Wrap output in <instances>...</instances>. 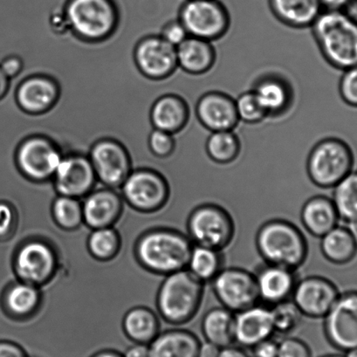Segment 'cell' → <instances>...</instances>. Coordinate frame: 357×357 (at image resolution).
Returning <instances> with one entry per match:
<instances>
[{
	"label": "cell",
	"instance_id": "obj_10",
	"mask_svg": "<svg viewBox=\"0 0 357 357\" xmlns=\"http://www.w3.org/2000/svg\"><path fill=\"white\" fill-rule=\"evenodd\" d=\"M88 155L97 180L111 189L122 186L134 169L130 151L116 138L97 140L90 148Z\"/></svg>",
	"mask_w": 357,
	"mask_h": 357
},
{
	"label": "cell",
	"instance_id": "obj_44",
	"mask_svg": "<svg viewBox=\"0 0 357 357\" xmlns=\"http://www.w3.org/2000/svg\"><path fill=\"white\" fill-rule=\"evenodd\" d=\"M252 349L254 357H278L279 343L268 338L259 342Z\"/></svg>",
	"mask_w": 357,
	"mask_h": 357
},
{
	"label": "cell",
	"instance_id": "obj_21",
	"mask_svg": "<svg viewBox=\"0 0 357 357\" xmlns=\"http://www.w3.org/2000/svg\"><path fill=\"white\" fill-rule=\"evenodd\" d=\"M294 271L268 263L261 266L255 275L259 301L273 306L289 300L298 282Z\"/></svg>",
	"mask_w": 357,
	"mask_h": 357
},
{
	"label": "cell",
	"instance_id": "obj_9",
	"mask_svg": "<svg viewBox=\"0 0 357 357\" xmlns=\"http://www.w3.org/2000/svg\"><path fill=\"white\" fill-rule=\"evenodd\" d=\"M178 18L190 36L211 43L221 39L231 24L230 13L220 0H185Z\"/></svg>",
	"mask_w": 357,
	"mask_h": 357
},
{
	"label": "cell",
	"instance_id": "obj_26",
	"mask_svg": "<svg viewBox=\"0 0 357 357\" xmlns=\"http://www.w3.org/2000/svg\"><path fill=\"white\" fill-rule=\"evenodd\" d=\"M340 218L332 199L317 195L308 199L301 211L303 227L314 237L321 238L337 227Z\"/></svg>",
	"mask_w": 357,
	"mask_h": 357
},
{
	"label": "cell",
	"instance_id": "obj_55",
	"mask_svg": "<svg viewBox=\"0 0 357 357\" xmlns=\"http://www.w3.org/2000/svg\"><path fill=\"white\" fill-rule=\"evenodd\" d=\"M354 2H356L357 5V0H354Z\"/></svg>",
	"mask_w": 357,
	"mask_h": 357
},
{
	"label": "cell",
	"instance_id": "obj_31",
	"mask_svg": "<svg viewBox=\"0 0 357 357\" xmlns=\"http://www.w3.org/2000/svg\"><path fill=\"white\" fill-rule=\"evenodd\" d=\"M332 189V201L340 220L347 224L357 221V169H353Z\"/></svg>",
	"mask_w": 357,
	"mask_h": 357
},
{
	"label": "cell",
	"instance_id": "obj_6",
	"mask_svg": "<svg viewBox=\"0 0 357 357\" xmlns=\"http://www.w3.org/2000/svg\"><path fill=\"white\" fill-rule=\"evenodd\" d=\"M204 294V283L188 269L166 276L158 294L162 317L174 325L185 324L199 312Z\"/></svg>",
	"mask_w": 357,
	"mask_h": 357
},
{
	"label": "cell",
	"instance_id": "obj_51",
	"mask_svg": "<svg viewBox=\"0 0 357 357\" xmlns=\"http://www.w3.org/2000/svg\"><path fill=\"white\" fill-rule=\"evenodd\" d=\"M91 357H123V355L116 350L105 349L93 354Z\"/></svg>",
	"mask_w": 357,
	"mask_h": 357
},
{
	"label": "cell",
	"instance_id": "obj_48",
	"mask_svg": "<svg viewBox=\"0 0 357 357\" xmlns=\"http://www.w3.org/2000/svg\"><path fill=\"white\" fill-rule=\"evenodd\" d=\"M218 357H250L244 349L234 345L225 347L220 349Z\"/></svg>",
	"mask_w": 357,
	"mask_h": 357
},
{
	"label": "cell",
	"instance_id": "obj_8",
	"mask_svg": "<svg viewBox=\"0 0 357 357\" xmlns=\"http://www.w3.org/2000/svg\"><path fill=\"white\" fill-rule=\"evenodd\" d=\"M188 237L193 245L223 251L234 241V218L224 207L203 204L190 213L187 221Z\"/></svg>",
	"mask_w": 357,
	"mask_h": 357
},
{
	"label": "cell",
	"instance_id": "obj_2",
	"mask_svg": "<svg viewBox=\"0 0 357 357\" xmlns=\"http://www.w3.org/2000/svg\"><path fill=\"white\" fill-rule=\"evenodd\" d=\"M63 11L73 36L89 43L109 39L121 20V10L114 0H67Z\"/></svg>",
	"mask_w": 357,
	"mask_h": 357
},
{
	"label": "cell",
	"instance_id": "obj_53",
	"mask_svg": "<svg viewBox=\"0 0 357 357\" xmlns=\"http://www.w3.org/2000/svg\"><path fill=\"white\" fill-rule=\"evenodd\" d=\"M345 357H357V348L347 351Z\"/></svg>",
	"mask_w": 357,
	"mask_h": 357
},
{
	"label": "cell",
	"instance_id": "obj_11",
	"mask_svg": "<svg viewBox=\"0 0 357 357\" xmlns=\"http://www.w3.org/2000/svg\"><path fill=\"white\" fill-rule=\"evenodd\" d=\"M128 202L136 209L153 211L165 206L169 197V185L165 176L157 169H133L122 185Z\"/></svg>",
	"mask_w": 357,
	"mask_h": 357
},
{
	"label": "cell",
	"instance_id": "obj_49",
	"mask_svg": "<svg viewBox=\"0 0 357 357\" xmlns=\"http://www.w3.org/2000/svg\"><path fill=\"white\" fill-rule=\"evenodd\" d=\"M220 348L218 346L206 342V343H201L197 357H218L220 355Z\"/></svg>",
	"mask_w": 357,
	"mask_h": 357
},
{
	"label": "cell",
	"instance_id": "obj_19",
	"mask_svg": "<svg viewBox=\"0 0 357 357\" xmlns=\"http://www.w3.org/2000/svg\"><path fill=\"white\" fill-rule=\"evenodd\" d=\"M15 268L22 282L39 285L53 275L56 268V256L44 242L30 241L17 252Z\"/></svg>",
	"mask_w": 357,
	"mask_h": 357
},
{
	"label": "cell",
	"instance_id": "obj_1",
	"mask_svg": "<svg viewBox=\"0 0 357 357\" xmlns=\"http://www.w3.org/2000/svg\"><path fill=\"white\" fill-rule=\"evenodd\" d=\"M322 56L343 72L357 65V19L348 11L324 10L310 27Z\"/></svg>",
	"mask_w": 357,
	"mask_h": 357
},
{
	"label": "cell",
	"instance_id": "obj_40",
	"mask_svg": "<svg viewBox=\"0 0 357 357\" xmlns=\"http://www.w3.org/2000/svg\"><path fill=\"white\" fill-rule=\"evenodd\" d=\"M158 34L175 47L179 46L190 36L178 17L167 20L161 27Z\"/></svg>",
	"mask_w": 357,
	"mask_h": 357
},
{
	"label": "cell",
	"instance_id": "obj_28",
	"mask_svg": "<svg viewBox=\"0 0 357 357\" xmlns=\"http://www.w3.org/2000/svg\"><path fill=\"white\" fill-rule=\"evenodd\" d=\"M235 314L224 307L211 308L204 315L201 329L206 342L218 348L234 344Z\"/></svg>",
	"mask_w": 357,
	"mask_h": 357
},
{
	"label": "cell",
	"instance_id": "obj_18",
	"mask_svg": "<svg viewBox=\"0 0 357 357\" xmlns=\"http://www.w3.org/2000/svg\"><path fill=\"white\" fill-rule=\"evenodd\" d=\"M340 294L331 280L313 275L298 280L292 297L303 317L320 319L327 315Z\"/></svg>",
	"mask_w": 357,
	"mask_h": 357
},
{
	"label": "cell",
	"instance_id": "obj_25",
	"mask_svg": "<svg viewBox=\"0 0 357 357\" xmlns=\"http://www.w3.org/2000/svg\"><path fill=\"white\" fill-rule=\"evenodd\" d=\"M277 20L293 29H310L324 8L319 0H268Z\"/></svg>",
	"mask_w": 357,
	"mask_h": 357
},
{
	"label": "cell",
	"instance_id": "obj_36",
	"mask_svg": "<svg viewBox=\"0 0 357 357\" xmlns=\"http://www.w3.org/2000/svg\"><path fill=\"white\" fill-rule=\"evenodd\" d=\"M271 312L275 331L280 334H289L296 331L303 321V314L293 301L273 305Z\"/></svg>",
	"mask_w": 357,
	"mask_h": 357
},
{
	"label": "cell",
	"instance_id": "obj_22",
	"mask_svg": "<svg viewBox=\"0 0 357 357\" xmlns=\"http://www.w3.org/2000/svg\"><path fill=\"white\" fill-rule=\"evenodd\" d=\"M122 201L112 189L89 193L82 204L83 221L93 229L109 227L119 218Z\"/></svg>",
	"mask_w": 357,
	"mask_h": 357
},
{
	"label": "cell",
	"instance_id": "obj_20",
	"mask_svg": "<svg viewBox=\"0 0 357 357\" xmlns=\"http://www.w3.org/2000/svg\"><path fill=\"white\" fill-rule=\"evenodd\" d=\"M275 333L271 308L256 304L235 314L234 339L241 346L252 348Z\"/></svg>",
	"mask_w": 357,
	"mask_h": 357
},
{
	"label": "cell",
	"instance_id": "obj_14",
	"mask_svg": "<svg viewBox=\"0 0 357 357\" xmlns=\"http://www.w3.org/2000/svg\"><path fill=\"white\" fill-rule=\"evenodd\" d=\"M324 319L325 334L333 347L345 353L357 348V291L340 294Z\"/></svg>",
	"mask_w": 357,
	"mask_h": 357
},
{
	"label": "cell",
	"instance_id": "obj_54",
	"mask_svg": "<svg viewBox=\"0 0 357 357\" xmlns=\"http://www.w3.org/2000/svg\"><path fill=\"white\" fill-rule=\"evenodd\" d=\"M321 357H345V356L340 355V354H331V355H326Z\"/></svg>",
	"mask_w": 357,
	"mask_h": 357
},
{
	"label": "cell",
	"instance_id": "obj_29",
	"mask_svg": "<svg viewBox=\"0 0 357 357\" xmlns=\"http://www.w3.org/2000/svg\"><path fill=\"white\" fill-rule=\"evenodd\" d=\"M159 328L157 315L146 307L133 308L124 317V332L135 343L150 344L159 334Z\"/></svg>",
	"mask_w": 357,
	"mask_h": 357
},
{
	"label": "cell",
	"instance_id": "obj_7",
	"mask_svg": "<svg viewBox=\"0 0 357 357\" xmlns=\"http://www.w3.org/2000/svg\"><path fill=\"white\" fill-rule=\"evenodd\" d=\"M66 153L54 137L33 134L24 138L15 151V164L22 175L33 182H46L53 178Z\"/></svg>",
	"mask_w": 357,
	"mask_h": 357
},
{
	"label": "cell",
	"instance_id": "obj_39",
	"mask_svg": "<svg viewBox=\"0 0 357 357\" xmlns=\"http://www.w3.org/2000/svg\"><path fill=\"white\" fill-rule=\"evenodd\" d=\"M338 90L342 102L347 106L357 109V65L342 72Z\"/></svg>",
	"mask_w": 357,
	"mask_h": 357
},
{
	"label": "cell",
	"instance_id": "obj_45",
	"mask_svg": "<svg viewBox=\"0 0 357 357\" xmlns=\"http://www.w3.org/2000/svg\"><path fill=\"white\" fill-rule=\"evenodd\" d=\"M0 357H29L26 350L8 340H0Z\"/></svg>",
	"mask_w": 357,
	"mask_h": 357
},
{
	"label": "cell",
	"instance_id": "obj_46",
	"mask_svg": "<svg viewBox=\"0 0 357 357\" xmlns=\"http://www.w3.org/2000/svg\"><path fill=\"white\" fill-rule=\"evenodd\" d=\"M324 10H340V11H348L354 0H319Z\"/></svg>",
	"mask_w": 357,
	"mask_h": 357
},
{
	"label": "cell",
	"instance_id": "obj_37",
	"mask_svg": "<svg viewBox=\"0 0 357 357\" xmlns=\"http://www.w3.org/2000/svg\"><path fill=\"white\" fill-rule=\"evenodd\" d=\"M236 109L241 122L254 124L262 122L268 114L262 109L257 97L252 89L238 93L235 97Z\"/></svg>",
	"mask_w": 357,
	"mask_h": 357
},
{
	"label": "cell",
	"instance_id": "obj_50",
	"mask_svg": "<svg viewBox=\"0 0 357 357\" xmlns=\"http://www.w3.org/2000/svg\"><path fill=\"white\" fill-rule=\"evenodd\" d=\"M13 79H10L0 68V102L8 96L11 90Z\"/></svg>",
	"mask_w": 357,
	"mask_h": 357
},
{
	"label": "cell",
	"instance_id": "obj_43",
	"mask_svg": "<svg viewBox=\"0 0 357 357\" xmlns=\"http://www.w3.org/2000/svg\"><path fill=\"white\" fill-rule=\"evenodd\" d=\"M15 213L11 204L0 202V240L8 237L15 227Z\"/></svg>",
	"mask_w": 357,
	"mask_h": 357
},
{
	"label": "cell",
	"instance_id": "obj_34",
	"mask_svg": "<svg viewBox=\"0 0 357 357\" xmlns=\"http://www.w3.org/2000/svg\"><path fill=\"white\" fill-rule=\"evenodd\" d=\"M119 235L110 227L95 229L89 236V251L100 261L112 259L119 251Z\"/></svg>",
	"mask_w": 357,
	"mask_h": 357
},
{
	"label": "cell",
	"instance_id": "obj_32",
	"mask_svg": "<svg viewBox=\"0 0 357 357\" xmlns=\"http://www.w3.org/2000/svg\"><path fill=\"white\" fill-rule=\"evenodd\" d=\"M206 149L211 160L220 165L231 164L240 155L241 139L235 130L214 131L207 137Z\"/></svg>",
	"mask_w": 357,
	"mask_h": 357
},
{
	"label": "cell",
	"instance_id": "obj_42",
	"mask_svg": "<svg viewBox=\"0 0 357 357\" xmlns=\"http://www.w3.org/2000/svg\"><path fill=\"white\" fill-rule=\"evenodd\" d=\"M0 68L10 79L19 78L25 71L26 60L20 53H11L6 55L0 61Z\"/></svg>",
	"mask_w": 357,
	"mask_h": 357
},
{
	"label": "cell",
	"instance_id": "obj_13",
	"mask_svg": "<svg viewBox=\"0 0 357 357\" xmlns=\"http://www.w3.org/2000/svg\"><path fill=\"white\" fill-rule=\"evenodd\" d=\"M134 61L138 71L153 81L171 77L178 69L176 47L158 33L148 34L138 41Z\"/></svg>",
	"mask_w": 357,
	"mask_h": 357
},
{
	"label": "cell",
	"instance_id": "obj_52",
	"mask_svg": "<svg viewBox=\"0 0 357 357\" xmlns=\"http://www.w3.org/2000/svg\"><path fill=\"white\" fill-rule=\"evenodd\" d=\"M348 225H349L348 227H349L350 231L352 232L354 238H355V240L357 243V221L353 222V223H350Z\"/></svg>",
	"mask_w": 357,
	"mask_h": 357
},
{
	"label": "cell",
	"instance_id": "obj_47",
	"mask_svg": "<svg viewBox=\"0 0 357 357\" xmlns=\"http://www.w3.org/2000/svg\"><path fill=\"white\" fill-rule=\"evenodd\" d=\"M123 357H151L149 352V347L146 344H140V343H135L134 345L130 347L123 354Z\"/></svg>",
	"mask_w": 357,
	"mask_h": 357
},
{
	"label": "cell",
	"instance_id": "obj_12",
	"mask_svg": "<svg viewBox=\"0 0 357 357\" xmlns=\"http://www.w3.org/2000/svg\"><path fill=\"white\" fill-rule=\"evenodd\" d=\"M211 284L222 307L234 314L255 306L259 301L255 276L248 270L223 268L211 280Z\"/></svg>",
	"mask_w": 357,
	"mask_h": 357
},
{
	"label": "cell",
	"instance_id": "obj_41",
	"mask_svg": "<svg viewBox=\"0 0 357 357\" xmlns=\"http://www.w3.org/2000/svg\"><path fill=\"white\" fill-rule=\"evenodd\" d=\"M278 357H312L311 350L301 339L287 337L279 343Z\"/></svg>",
	"mask_w": 357,
	"mask_h": 357
},
{
	"label": "cell",
	"instance_id": "obj_35",
	"mask_svg": "<svg viewBox=\"0 0 357 357\" xmlns=\"http://www.w3.org/2000/svg\"><path fill=\"white\" fill-rule=\"evenodd\" d=\"M53 215L60 227L72 230L83 222L82 204L75 197L61 195L53 204Z\"/></svg>",
	"mask_w": 357,
	"mask_h": 357
},
{
	"label": "cell",
	"instance_id": "obj_16",
	"mask_svg": "<svg viewBox=\"0 0 357 357\" xmlns=\"http://www.w3.org/2000/svg\"><path fill=\"white\" fill-rule=\"evenodd\" d=\"M53 179L61 195L77 199L91 192L97 178L88 154L70 151L64 154Z\"/></svg>",
	"mask_w": 357,
	"mask_h": 357
},
{
	"label": "cell",
	"instance_id": "obj_15",
	"mask_svg": "<svg viewBox=\"0 0 357 357\" xmlns=\"http://www.w3.org/2000/svg\"><path fill=\"white\" fill-rule=\"evenodd\" d=\"M238 95L220 89L201 93L195 102V114L200 123L211 132L234 130L241 122L235 104Z\"/></svg>",
	"mask_w": 357,
	"mask_h": 357
},
{
	"label": "cell",
	"instance_id": "obj_4",
	"mask_svg": "<svg viewBox=\"0 0 357 357\" xmlns=\"http://www.w3.org/2000/svg\"><path fill=\"white\" fill-rule=\"evenodd\" d=\"M193 245L188 236L182 232L158 229L140 238L137 254L149 270L168 275L187 269Z\"/></svg>",
	"mask_w": 357,
	"mask_h": 357
},
{
	"label": "cell",
	"instance_id": "obj_5",
	"mask_svg": "<svg viewBox=\"0 0 357 357\" xmlns=\"http://www.w3.org/2000/svg\"><path fill=\"white\" fill-rule=\"evenodd\" d=\"M356 151L348 138L328 137L319 141L307 160L310 181L321 189H332L355 169Z\"/></svg>",
	"mask_w": 357,
	"mask_h": 357
},
{
	"label": "cell",
	"instance_id": "obj_27",
	"mask_svg": "<svg viewBox=\"0 0 357 357\" xmlns=\"http://www.w3.org/2000/svg\"><path fill=\"white\" fill-rule=\"evenodd\" d=\"M321 251L328 261L347 265L357 256V243L348 227H335L321 238Z\"/></svg>",
	"mask_w": 357,
	"mask_h": 357
},
{
	"label": "cell",
	"instance_id": "obj_30",
	"mask_svg": "<svg viewBox=\"0 0 357 357\" xmlns=\"http://www.w3.org/2000/svg\"><path fill=\"white\" fill-rule=\"evenodd\" d=\"M223 265L222 251L194 245L187 269L201 282L206 283L211 282L224 268Z\"/></svg>",
	"mask_w": 357,
	"mask_h": 357
},
{
	"label": "cell",
	"instance_id": "obj_38",
	"mask_svg": "<svg viewBox=\"0 0 357 357\" xmlns=\"http://www.w3.org/2000/svg\"><path fill=\"white\" fill-rule=\"evenodd\" d=\"M147 144L151 153L157 158L171 157L176 149L175 135L157 129H152L149 134Z\"/></svg>",
	"mask_w": 357,
	"mask_h": 357
},
{
	"label": "cell",
	"instance_id": "obj_24",
	"mask_svg": "<svg viewBox=\"0 0 357 357\" xmlns=\"http://www.w3.org/2000/svg\"><path fill=\"white\" fill-rule=\"evenodd\" d=\"M201 342L186 329H171L158 334L149 347L151 357H197Z\"/></svg>",
	"mask_w": 357,
	"mask_h": 357
},
{
	"label": "cell",
	"instance_id": "obj_17",
	"mask_svg": "<svg viewBox=\"0 0 357 357\" xmlns=\"http://www.w3.org/2000/svg\"><path fill=\"white\" fill-rule=\"evenodd\" d=\"M192 75L183 72L178 93H166L152 104L150 120L153 129L176 135L185 127L190 119V107L188 98Z\"/></svg>",
	"mask_w": 357,
	"mask_h": 357
},
{
	"label": "cell",
	"instance_id": "obj_33",
	"mask_svg": "<svg viewBox=\"0 0 357 357\" xmlns=\"http://www.w3.org/2000/svg\"><path fill=\"white\" fill-rule=\"evenodd\" d=\"M40 294L36 287L26 282L10 287L4 297L6 310L15 317H26L39 306Z\"/></svg>",
	"mask_w": 357,
	"mask_h": 357
},
{
	"label": "cell",
	"instance_id": "obj_3",
	"mask_svg": "<svg viewBox=\"0 0 357 357\" xmlns=\"http://www.w3.org/2000/svg\"><path fill=\"white\" fill-rule=\"evenodd\" d=\"M256 247L268 264L296 270L304 264L308 245L296 225L285 220H272L263 224L256 235Z\"/></svg>",
	"mask_w": 357,
	"mask_h": 357
},
{
	"label": "cell",
	"instance_id": "obj_23",
	"mask_svg": "<svg viewBox=\"0 0 357 357\" xmlns=\"http://www.w3.org/2000/svg\"><path fill=\"white\" fill-rule=\"evenodd\" d=\"M176 50L178 68L189 75L206 74L216 62L214 44L199 38L189 36Z\"/></svg>",
	"mask_w": 357,
	"mask_h": 357
}]
</instances>
